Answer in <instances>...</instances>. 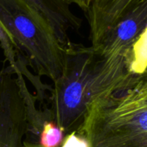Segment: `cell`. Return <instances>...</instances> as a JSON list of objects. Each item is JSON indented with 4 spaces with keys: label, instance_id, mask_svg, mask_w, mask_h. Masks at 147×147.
Returning <instances> with one entry per match:
<instances>
[{
    "label": "cell",
    "instance_id": "obj_1",
    "mask_svg": "<svg viewBox=\"0 0 147 147\" xmlns=\"http://www.w3.org/2000/svg\"><path fill=\"white\" fill-rule=\"evenodd\" d=\"M53 82L49 110L53 121L66 134L78 131L94 100L113 94L100 55L91 46L72 42L65 47L61 73Z\"/></svg>",
    "mask_w": 147,
    "mask_h": 147
},
{
    "label": "cell",
    "instance_id": "obj_2",
    "mask_svg": "<svg viewBox=\"0 0 147 147\" xmlns=\"http://www.w3.org/2000/svg\"><path fill=\"white\" fill-rule=\"evenodd\" d=\"M0 22L38 76L55 82L62 70L65 47L48 20L25 0H0Z\"/></svg>",
    "mask_w": 147,
    "mask_h": 147
},
{
    "label": "cell",
    "instance_id": "obj_3",
    "mask_svg": "<svg viewBox=\"0 0 147 147\" xmlns=\"http://www.w3.org/2000/svg\"><path fill=\"white\" fill-rule=\"evenodd\" d=\"M77 133L91 147H147V107L132 103L122 91L100 96Z\"/></svg>",
    "mask_w": 147,
    "mask_h": 147
},
{
    "label": "cell",
    "instance_id": "obj_4",
    "mask_svg": "<svg viewBox=\"0 0 147 147\" xmlns=\"http://www.w3.org/2000/svg\"><path fill=\"white\" fill-rule=\"evenodd\" d=\"M147 25V0H141L124 14L94 49L100 56L104 68L122 86L132 79L126 69V60L135 41Z\"/></svg>",
    "mask_w": 147,
    "mask_h": 147
},
{
    "label": "cell",
    "instance_id": "obj_5",
    "mask_svg": "<svg viewBox=\"0 0 147 147\" xmlns=\"http://www.w3.org/2000/svg\"><path fill=\"white\" fill-rule=\"evenodd\" d=\"M12 76L0 71V147H22L29 131L24 101Z\"/></svg>",
    "mask_w": 147,
    "mask_h": 147
},
{
    "label": "cell",
    "instance_id": "obj_6",
    "mask_svg": "<svg viewBox=\"0 0 147 147\" xmlns=\"http://www.w3.org/2000/svg\"><path fill=\"white\" fill-rule=\"evenodd\" d=\"M141 0H93L87 12L91 47L97 48L116 22Z\"/></svg>",
    "mask_w": 147,
    "mask_h": 147
},
{
    "label": "cell",
    "instance_id": "obj_7",
    "mask_svg": "<svg viewBox=\"0 0 147 147\" xmlns=\"http://www.w3.org/2000/svg\"><path fill=\"white\" fill-rule=\"evenodd\" d=\"M36 9L49 23L60 42L66 47L71 41L68 30H78L82 20L74 14L64 0H25Z\"/></svg>",
    "mask_w": 147,
    "mask_h": 147
},
{
    "label": "cell",
    "instance_id": "obj_8",
    "mask_svg": "<svg viewBox=\"0 0 147 147\" xmlns=\"http://www.w3.org/2000/svg\"><path fill=\"white\" fill-rule=\"evenodd\" d=\"M14 75H16L15 79L24 101L29 124V131L38 137L44 124L48 121H53L51 112L49 108L45 109L44 111L38 110L36 107V101L37 99L29 91L24 81V76L19 72L15 73Z\"/></svg>",
    "mask_w": 147,
    "mask_h": 147
},
{
    "label": "cell",
    "instance_id": "obj_9",
    "mask_svg": "<svg viewBox=\"0 0 147 147\" xmlns=\"http://www.w3.org/2000/svg\"><path fill=\"white\" fill-rule=\"evenodd\" d=\"M126 69L131 79H140L147 73V25L129 52Z\"/></svg>",
    "mask_w": 147,
    "mask_h": 147
},
{
    "label": "cell",
    "instance_id": "obj_10",
    "mask_svg": "<svg viewBox=\"0 0 147 147\" xmlns=\"http://www.w3.org/2000/svg\"><path fill=\"white\" fill-rule=\"evenodd\" d=\"M65 131L54 121L44 124L39 136L38 144L41 147H60L65 138Z\"/></svg>",
    "mask_w": 147,
    "mask_h": 147
},
{
    "label": "cell",
    "instance_id": "obj_11",
    "mask_svg": "<svg viewBox=\"0 0 147 147\" xmlns=\"http://www.w3.org/2000/svg\"><path fill=\"white\" fill-rule=\"evenodd\" d=\"M0 47L3 49L5 59L9 63L8 70L12 74V71L15 69L17 65V59L19 52L16 49L12 38L1 22H0Z\"/></svg>",
    "mask_w": 147,
    "mask_h": 147
},
{
    "label": "cell",
    "instance_id": "obj_12",
    "mask_svg": "<svg viewBox=\"0 0 147 147\" xmlns=\"http://www.w3.org/2000/svg\"><path fill=\"white\" fill-rule=\"evenodd\" d=\"M122 92L132 103L147 107V76L141 77L136 83Z\"/></svg>",
    "mask_w": 147,
    "mask_h": 147
},
{
    "label": "cell",
    "instance_id": "obj_13",
    "mask_svg": "<svg viewBox=\"0 0 147 147\" xmlns=\"http://www.w3.org/2000/svg\"><path fill=\"white\" fill-rule=\"evenodd\" d=\"M60 147H91L88 140L76 131H72L65 135L63 142Z\"/></svg>",
    "mask_w": 147,
    "mask_h": 147
},
{
    "label": "cell",
    "instance_id": "obj_14",
    "mask_svg": "<svg viewBox=\"0 0 147 147\" xmlns=\"http://www.w3.org/2000/svg\"><path fill=\"white\" fill-rule=\"evenodd\" d=\"M67 5H78L85 13H87L90 8L93 0H64Z\"/></svg>",
    "mask_w": 147,
    "mask_h": 147
},
{
    "label": "cell",
    "instance_id": "obj_15",
    "mask_svg": "<svg viewBox=\"0 0 147 147\" xmlns=\"http://www.w3.org/2000/svg\"><path fill=\"white\" fill-rule=\"evenodd\" d=\"M22 147H41V146L38 144H33V143H30V142L24 141L23 143V146Z\"/></svg>",
    "mask_w": 147,
    "mask_h": 147
},
{
    "label": "cell",
    "instance_id": "obj_16",
    "mask_svg": "<svg viewBox=\"0 0 147 147\" xmlns=\"http://www.w3.org/2000/svg\"><path fill=\"white\" fill-rule=\"evenodd\" d=\"M145 76H147V73H146V74H145Z\"/></svg>",
    "mask_w": 147,
    "mask_h": 147
}]
</instances>
